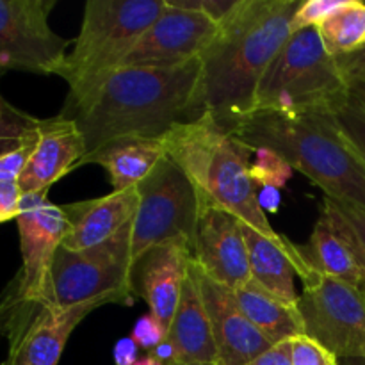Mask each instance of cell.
<instances>
[{
  "mask_svg": "<svg viewBox=\"0 0 365 365\" xmlns=\"http://www.w3.org/2000/svg\"><path fill=\"white\" fill-rule=\"evenodd\" d=\"M98 307L103 303L57 309L24 302L7 291L0 303V335L9 339V355L0 365H57L71 331Z\"/></svg>",
  "mask_w": 365,
  "mask_h": 365,
  "instance_id": "30bf717a",
  "label": "cell"
},
{
  "mask_svg": "<svg viewBox=\"0 0 365 365\" xmlns=\"http://www.w3.org/2000/svg\"><path fill=\"white\" fill-rule=\"evenodd\" d=\"M56 0H0V78L7 71L59 75L70 41L52 31Z\"/></svg>",
  "mask_w": 365,
  "mask_h": 365,
  "instance_id": "8fae6325",
  "label": "cell"
},
{
  "mask_svg": "<svg viewBox=\"0 0 365 365\" xmlns=\"http://www.w3.org/2000/svg\"><path fill=\"white\" fill-rule=\"evenodd\" d=\"M38 134V145L18 178L21 195L48 191L86 157V143L77 123L63 114L39 120Z\"/></svg>",
  "mask_w": 365,
  "mask_h": 365,
  "instance_id": "e0dca14e",
  "label": "cell"
},
{
  "mask_svg": "<svg viewBox=\"0 0 365 365\" xmlns=\"http://www.w3.org/2000/svg\"><path fill=\"white\" fill-rule=\"evenodd\" d=\"M250 365H292V339L273 344Z\"/></svg>",
  "mask_w": 365,
  "mask_h": 365,
  "instance_id": "e575fe53",
  "label": "cell"
},
{
  "mask_svg": "<svg viewBox=\"0 0 365 365\" xmlns=\"http://www.w3.org/2000/svg\"><path fill=\"white\" fill-rule=\"evenodd\" d=\"M48 191L24 195L16 217L21 269L7 291L24 302L48 303L50 273L57 250L68 234L63 209L48 202Z\"/></svg>",
  "mask_w": 365,
  "mask_h": 365,
  "instance_id": "7c38bea8",
  "label": "cell"
},
{
  "mask_svg": "<svg viewBox=\"0 0 365 365\" xmlns=\"http://www.w3.org/2000/svg\"><path fill=\"white\" fill-rule=\"evenodd\" d=\"M349 96L365 109V78L349 82Z\"/></svg>",
  "mask_w": 365,
  "mask_h": 365,
  "instance_id": "74e56055",
  "label": "cell"
},
{
  "mask_svg": "<svg viewBox=\"0 0 365 365\" xmlns=\"http://www.w3.org/2000/svg\"><path fill=\"white\" fill-rule=\"evenodd\" d=\"M139 207L132 221V260L175 237L189 245L198 220L200 198L191 178L175 160L163 157L138 185Z\"/></svg>",
  "mask_w": 365,
  "mask_h": 365,
  "instance_id": "ba28073f",
  "label": "cell"
},
{
  "mask_svg": "<svg viewBox=\"0 0 365 365\" xmlns=\"http://www.w3.org/2000/svg\"><path fill=\"white\" fill-rule=\"evenodd\" d=\"M138 207V187L61 205L68 221V234L63 241V248L82 252L103 245L134 221Z\"/></svg>",
  "mask_w": 365,
  "mask_h": 365,
  "instance_id": "d6986e66",
  "label": "cell"
},
{
  "mask_svg": "<svg viewBox=\"0 0 365 365\" xmlns=\"http://www.w3.org/2000/svg\"><path fill=\"white\" fill-rule=\"evenodd\" d=\"M296 246L312 271L365 289V269L355 234L327 200L310 239Z\"/></svg>",
  "mask_w": 365,
  "mask_h": 365,
  "instance_id": "ac0fdd59",
  "label": "cell"
},
{
  "mask_svg": "<svg viewBox=\"0 0 365 365\" xmlns=\"http://www.w3.org/2000/svg\"><path fill=\"white\" fill-rule=\"evenodd\" d=\"M344 0H307L302 2L292 14L291 32L305 31V29L316 27L323 20H327Z\"/></svg>",
  "mask_w": 365,
  "mask_h": 365,
  "instance_id": "83f0119b",
  "label": "cell"
},
{
  "mask_svg": "<svg viewBox=\"0 0 365 365\" xmlns=\"http://www.w3.org/2000/svg\"><path fill=\"white\" fill-rule=\"evenodd\" d=\"M217 29L220 24L203 13L182 9L166 2L159 20L139 39L123 66L173 68L191 63L202 57L216 38Z\"/></svg>",
  "mask_w": 365,
  "mask_h": 365,
  "instance_id": "5bb4252c",
  "label": "cell"
},
{
  "mask_svg": "<svg viewBox=\"0 0 365 365\" xmlns=\"http://www.w3.org/2000/svg\"><path fill=\"white\" fill-rule=\"evenodd\" d=\"M39 120L2 102L0 109V182H18L38 145Z\"/></svg>",
  "mask_w": 365,
  "mask_h": 365,
  "instance_id": "cb8c5ba5",
  "label": "cell"
},
{
  "mask_svg": "<svg viewBox=\"0 0 365 365\" xmlns=\"http://www.w3.org/2000/svg\"><path fill=\"white\" fill-rule=\"evenodd\" d=\"M339 214L342 216V220L349 225V228L353 230L356 239V245H359L360 259H362L364 269H365V209L351 205V203L346 202H337V200L324 198Z\"/></svg>",
  "mask_w": 365,
  "mask_h": 365,
  "instance_id": "4dcf8cb0",
  "label": "cell"
},
{
  "mask_svg": "<svg viewBox=\"0 0 365 365\" xmlns=\"http://www.w3.org/2000/svg\"><path fill=\"white\" fill-rule=\"evenodd\" d=\"M298 0H237L202 53L205 113L232 128L255 110V96L269 64L291 38Z\"/></svg>",
  "mask_w": 365,
  "mask_h": 365,
  "instance_id": "7a4b0ae2",
  "label": "cell"
},
{
  "mask_svg": "<svg viewBox=\"0 0 365 365\" xmlns=\"http://www.w3.org/2000/svg\"><path fill=\"white\" fill-rule=\"evenodd\" d=\"M230 132L250 148L280 153L294 170L319 185L327 198L365 209V160L346 141L330 113L253 110Z\"/></svg>",
  "mask_w": 365,
  "mask_h": 365,
  "instance_id": "3957f363",
  "label": "cell"
},
{
  "mask_svg": "<svg viewBox=\"0 0 365 365\" xmlns=\"http://www.w3.org/2000/svg\"><path fill=\"white\" fill-rule=\"evenodd\" d=\"M327 52L334 57L362 50L365 46V4L344 0L327 20L317 25Z\"/></svg>",
  "mask_w": 365,
  "mask_h": 365,
  "instance_id": "d4e9b609",
  "label": "cell"
},
{
  "mask_svg": "<svg viewBox=\"0 0 365 365\" xmlns=\"http://www.w3.org/2000/svg\"><path fill=\"white\" fill-rule=\"evenodd\" d=\"M191 260L187 239L175 237L148 248L132 264V292L135 298L145 299L150 316L159 321L166 334L173 321Z\"/></svg>",
  "mask_w": 365,
  "mask_h": 365,
  "instance_id": "9a60e30c",
  "label": "cell"
},
{
  "mask_svg": "<svg viewBox=\"0 0 365 365\" xmlns=\"http://www.w3.org/2000/svg\"><path fill=\"white\" fill-rule=\"evenodd\" d=\"M364 48H365V46H364Z\"/></svg>",
  "mask_w": 365,
  "mask_h": 365,
  "instance_id": "7bdbcfd3",
  "label": "cell"
},
{
  "mask_svg": "<svg viewBox=\"0 0 365 365\" xmlns=\"http://www.w3.org/2000/svg\"><path fill=\"white\" fill-rule=\"evenodd\" d=\"M292 365H341L337 356L307 335L292 339Z\"/></svg>",
  "mask_w": 365,
  "mask_h": 365,
  "instance_id": "f1b7e54d",
  "label": "cell"
},
{
  "mask_svg": "<svg viewBox=\"0 0 365 365\" xmlns=\"http://www.w3.org/2000/svg\"><path fill=\"white\" fill-rule=\"evenodd\" d=\"M2 102H4V98H0V109H2Z\"/></svg>",
  "mask_w": 365,
  "mask_h": 365,
  "instance_id": "b9f144b4",
  "label": "cell"
},
{
  "mask_svg": "<svg viewBox=\"0 0 365 365\" xmlns=\"http://www.w3.org/2000/svg\"><path fill=\"white\" fill-rule=\"evenodd\" d=\"M298 310L305 335L342 359H365V289L312 271Z\"/></svg>",
  "mask_w": 365,
  "mask_h": 365,
  "instance_id": "9c48e42d",
  "label": "cell"
},
{
  "mask_svg": "<svg viewBox=\"0 0 365 365\" xmlns=\"http://www.w3.org/2000/svg\"><path fill=\"white\" fill-rule=\"evenodd\" d=\"M200 209L191 241V259L203 274L228 289L252 280L242 221L198 192Z\"/></svg>",
  "mask_w": 365,
  "mask_h": 365,
  "instance_id": "4fadbf2b",
  "label": "cell"
},
{
  "mask_svg": "<svg viewBox=\"0 0 365 365\" xmlns=\"http://www.w3.org/2000/svg\"><path fill=\"white\" fill-rule=\"evenodd\" d=\"M61 114L77 123L86 155L118 139H163L205 114L202 61L173 68L123 66L77 93Z\"/></svg>",
  "mask_w": 365,
  "mask_h": 365,
  "instance_id": "6da1fadb",
  "label": "cell"
},
{
  "mask_svg": "<svg viewBox=\"0 0 365 365\" xmlns=\"http://www.w3.org/2000/svg\"><path fill=\"white\" fill-rule=\"evenodd\" d=\"M337 63L348 84L353 81L365 78V48L356 50V52L348 53V56L337 57Z\"/></svg>",
  "mask_w": 365,
  "mask_h": 365,
  "instance_id": "836d02e7",
  "label": "cell"
},
{
  "mask_svg": "<svg viewBox=\"0 0 365 365\" xmlns=\"http://www.w3.org/2000/svg\"><path fill=\"white\" fill-rule=\"evenodd\" d=\"M170 365H216V364H170Z\"/></svg>",
  "mask_w": 365,
  "mask_h": 365,
  "instance_id": "60d3db41",
  "label": "cell"
},
{
  "mask_svg": "<svg viewBox=\"0 0 365 365\" xmlns=\"http://www.w3.org/2000/svg\"><path fill=\"white\" fill-rule=\"evenodd\" d=\"M341 365H365V359H342Z\"/></svg>",
  "mask_w": 365,
  "mask_h": 365,
  "instance_id": "ab89813d",
  "label": "cell"
},
{
  "mask_svg": "<svg viewBox=\"0 0 365 365\" xmlns=\"http://www.w3.org/2000/svg\"><path fill=\"white\" fill-rule=\"evenodd\" d=\"M192 273L210 321L216 365H250L273 346L241 312L232 289L210 280L195 262Z\"/></svg>",
  "mask_w": 365,
  "mask_h": 365,
  "instance_id": "2e32d148",
  "label": "cell"
},
{
  "mask_svg": "<svg viewBox=\"0 0 365 365\" xmlns=\"http://www.w3.org/2000/svg\"><path fill=\"white\" fill-rule=\"evenodd\" d=\"M346 141L365 160V109L349 96L348 102L330 113Z\"/></svg>",
  "mask_w": 365,
  "mask_h": 365,
  "instance_id": "4316f807",
  "label": "cell"
},
{
  "mask_svg": "<svg viewBox=\"0 0 365 365\" xmlns=\"http://www.w3.org/2000/svg\"><path fill=\"white\" fill-rule=\"evenodd\" d=\"M259 203L262 210L269 209L271 212H277L278 205H280V195L278 189L273 187H264V192H259Z\"/></svg>",
  "mask_w": 365,
  "mask_h": 365,
  "instance_id": "8d00e7d4",
  "label": "cell"
},
{
  "mask_svg": "<svg viewBox=\"0 0 365 365\" xmlns=\"http://www.w3.org/2000/svg\"><path fill=\"white\" fill-rule=\"evenodd\" d=\"M166 342L173 349V364H216V344L202 292L192 273V260L173 321L168 328Z\"/></svg>",
  "mask_w": 365,
  "mask_h": 365,
  "instance_id": "44dd1931",
  "label": "cell"
},
{
  "mask_svg": "<svg viewBox=\"0 0 365 365\" xmlns=\"http://www.w3.org/2000/svg\"><path fill=\"white\" fill-rule=\"evenodd\" d=\"M132 221L113 239L82 252L61 246L50 273L46 305L57 309L102 302L103 305H134L130 287Z\"/></svg>",
  "mask_w": 365,
  "mask_h": 365,
  "instance_id": "52a82bcc",
  "label": "cell"
},
{
  "mask_svg": "<svg viewBox=\"0 0 365 365\" xmlns=\"http://www.w3.org/2000/svg\"><path fill=\"white\" fill-rule=\"evenodd\" d=\"M138 351H139V346L135 344L134 339L132 337H123L116 342L114 346V362L116 365H134L138 362Z\"/></svg>",
  "mask_w": 365,
  "mask_h": 365,
  "instance_id": "d590c367",
  "label": "cell"
},
{
  "mask_svg": "<svg viewBox=\"0 0 365 365\" xmlns=\"http://www.w3.org/2000/svg\"><path fill=\"white\" fill-rule=\"evenodd\" d=\"M166 2H170L171 6L182 7V9L198 11L216 24H221L234 9L237 0H166Z\"/></svg>",
  "mask_w": 365,
  "mask_h": 365,
  "instance_id": "1f68e13d",
  "label": "cell"
},
{
  "mask_svg": "<svg viewBox=\"0 0 365 365\" xmlns=\"http://www.w3.org/2000/svg\"><path fill=\"white\" fill-rule=\"evenodd\" d=\"M349 100L337 57L323 46L316 27L292 32L260 81L255 110L282 114L334 113Z\"/></svg>",
  "mask_w": 365,
  "mask_h": 365,
  "instance_id": "5b68a950",
  "label": "cell"
},
{
  "mask_svg": "<svg viewBox=\"0 0 365 365\" xmlns=\"http://www.w3.org/2000/svg\"><path fill=\"white\" fill-rule=\"evenodd\" d=\"M242 235L253 280L287 305L298 307L299 296L296 294L294 277L298 274L303 282L312 274V269L303 262L298 246L294 242L291 246L278 245L245 223Z\"/></svg>",
  "mask_w": 365,
  "mask_h": 365,
  "instance_id": "ffe728a7",
  "label": "cell"
},
{
  "mask_svg": "<svg viewBox=\"0 0 365 365\" xmlns=\"http://www.w3.org/2000/svg\"><path fill=\"white\" fill-rule=\"evenodd\" d=\"M134 365H164V364L160 362V360H157L155 356L146 355V356H143V359H139Z\"/></svg>",
  "mask_w": 365,
  "mask_h": 365,
  "instance_id": "f35d334b",
  "label": "cell"
},
{
  "mask_svg": "<svg viewBox=\"0 0 365 365\" xmlns=\"http://www.w3.org/2000/svg\"><path fill=\"white\" fill-rule=\"evenodd\" d=\"M292 173H294V168L280 153L269 148H253L250 175L257 185L282 189L291 180Z\"/></svg>",
  "mask_w": 365,
  "mask_h": 365,
  "instance_id": "484cf974",
  "label": "cell"
},
{
  "mask_svg": "<svg viewBox=\"0 0 365 365\" xmlns=\"http://www.w3.org/2000/svg\"><path fill=\"white\" fill-rule=\"evenodd\" d=\"M164 7V0H88L81 32L59 71L70 93L81 91L123 66Z\"/></svg>",
  "mask_w": 365,
  "mask_h": 365,
  "instance_id": "8992f818",
  "label": "cell"
},
{
  "mask_svg": "<svg viewBox=\"0 0 365 365\" xmlns=\"http://www.w3.org/2000/svg\"><path fill=\"white\" fill-rule=\"evenodd\" d=\"M163 157H166L163 139H118L86 155L77 168L98 164L109 175L113 191L120 192L138 187Z\"/></svg>",
  "mask_w": 365,
  "mask_h": 365,
  "instance_id": "7402d4cb",
  "label": "cell"
},
{
  "mask_svg": "<svg viewBox=\"0 0 365 365\" xmlns=\"http://www.w3.org/2000/svg\"><path fill=\"white\" fill-rule=\"evenodd\" d=\"M234 298L241 312L271 344L305 335V324L298 307L278 299L253 278L242 287L234 289Z\"/></svg>",
  "mask_w": 365,
  "mask_h": 365,
  "instance_id": "603a6c76",
  "label": "cell"
},
{
  "mask_svg": "<svg viewBox=\"0 0 365 365\" xmlns=\"http://www.w3.org/2000/svg\"><path fill=\"white\" fill-rule=\"evenodd\" d=\"M166 155L191 178L196 191L212 200L237 220L282 246H291L285 235L271 227L259 203V185L250 175L253 148L234 132L221 127L210 114L192 123L171 128L163 138Z\"/></svg>",
  "mask_w": 365,
  "mask_h": 365,
  "instance_id": "277c9868",
  "label": "cell"
},
{
  "mask_svg": "<svg viewBox=\"0 0 365 365\" xmlns=\"http://www.w3.org/2000/svg\"><path fill=\"white\" fill-rule=\"evenodd\" d=\"M21 189L18 182H0V223L16 220L20 214Z\"/></svg>",
  "mask_w": 365,
  "mask_h": 365,
  "instance_id": "d6a6232c",
  "label": "cell"
},
{
  "mask_svg": "<svg viewBox=\"0 0 365 365\" xmlns=\"http://www.w3.org/2000/svg\"><path fill=\"white\" fill-rule=\"evenodd\" d=\"M132 339H134L135 344L139 348L146 349V351H152L157 346L163 344L166 341V330L160 327L159 321L153 316L146 314V316L139 317L134 324V330H132Z\"/></svg>",
  "mask_w": 365,
  "mask_h": 365,
  "instance_id": "f546056e",
  "label": "cell"
}]
</instances>
